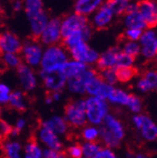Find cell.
I'll return each mask as SVG.
<instances>
[{"label":"cell","mask_w":157,"mask_h":158,"mask_svg":"<svg viewBox=\"0 0 157 158\" xmlns=\"http://www.w3.org/2000/svg\"><path fill=\"white\" fill-rule=\"evenodd\" d=\"M9 105L17 111L23 112L27 109V102L25 99L24 93L20 90H15L11 92Z\"/></svg>","instance_id":"obj_26"},{"label":"cell","mask_w":157,"mask_h":158,"mask_svg":"<svg viewBox=\"0 0 157 158\" xmlns=\"http://www.w3.org/2000/svg\"><path fill=\"white\" fill-rule=\"evenodd\" d=\"M5 158H21L22 146L18 141H5L2 144Z\"/></svg>","instance_id":"obj_27"},{"label":"cell","mask_w":157,"mask_h":158,"mask_svg":"<svg viewBox=\"0 0 157 158\" xmlns=\"http://www.w3.org/2000/svg\"><path fill=\"white\" fill-rule=\"evenodd\" d=\"M107 3L115 15H123L127 11L129 1L128 0H111V1H107Z\"/></svg>","instance_id":"obj_37"},{"label":"cell","mask_w":157,"mask_h":158,"mask_svg":"<svg viewBox=\"0 0 157 158\" xmlns=\"http://www.w3.org/2000/svg\"><path fill=\"white\" fill-rule=\"evenodd\" d=\"M116 74L118 83L126 84L135 78L137 70L135 68H118L116 69Z\"/></svg>","instance_id":"obj_30"},{"label":"cell","mask_w":157,"mask_h":158,"mask_svg":"<svg viewBox=\"0 0 157 158\" xmlns=\"http://www.w3.org/2000/svg\"><path fill=\"white\" fill-rule=\"evenodd\" d=\"M136 63V59L132 58L128 55L124 54L123 52L120 51L117 58V68H134Z\"/></svg>","instance_id":"obj_40"},{"label":"cell","mask_w":157,"mask_h":158,"mask_svg":"<svg viewBox=\"0 0 157 158\" xmlns=\"http://www.w3.org/2000/svg\"><path fill=\"white\" fill-rule=\"evenodd\" d=\"M85 102L87 123L91 125L100 126L110 113V105L107 100L95 97H88L85 98Z\"/></svg>","instance_id":"obj_3"},{"label":"cell","mask_w":157,"mask_h":158,"mask_svg":"<svg viewBox=\"0 0 157 158\" xmlns=\"http://www.w3.org/2000/svg\"><path fill=\"white\" fill-rule=\"evenodd\" d=\"M81 138L84 142H97L99 140V127L86 124L81 129Z\"/></svg>","instance_id":"obj_31"},{"label":"cell","mask_w":157,"mask_h":158,"mask_svg":"<svg viewBox=\"0 0 157 158\" xmlns=\"http://www.w3.org/2000/svg\"><path fill=\"white\" fill-rule=\"evenodd\" d=\"M81 148L84 157L95 158L96 155L100 152V149L102 148V146L98 142H84L81 145Z\"/></svg>","instance_id":"obj_33"},{"label":"cell","mask_w":157,"mask_h":158,"mask_svg":"<svg viewBox=\"0 0 157 158\" xmlns=\"http://www.w3.org/2000/svg\"><path fill=\"white\" fill-rule=\"evenodd\" d=\"M131 123L142 141L146 143H155L157 141V123L150 115L145 113L133 115Z\"/></svg>","instance_id":"obj_2"},{"label":"cell","mask_w":157,"mask_h":158,"mask_svg":"<svg viewBox=\"0 0 157 158\" xmlns=\"http://www.w3.org/2000/svg\"><path fill=\"white\" fill-rule=\"evenodd\" d=\"M138 11L144 19L147 28H157V2L144 0L138 2Z\"/></svg>","instance_id":"obj_15"},{"label":"cell","mask_w":157,"mask_h":158,"mask_svg":"<svg viewBox=\"0 0 157 158\" xmlns=\"http://www.w3.org/2000/svg\"><path fill=\"white\" fill-rule=\"evenodd\" d=\"M38 140L45 147V148L53 149V151H62L63 143L60 139V136L50 131L49 129L40 126L37 132Z\"/></svg>","instance_id":"obj_18"},{"label":"cell","mask_w":157,"mask_h":158,"mask_svg":"<svg viewBox=\"0 0 157 158\" xmlns=\"http://www.w3.org/2000/svg\"><path fill=\"white\" fill-rule=\"evenodd\" d=\"M140 57L150 62L157 57V28H147L139 40Z\"/></svg>","instance_id":"obj_5"},{"label":"cell","mask_w":157,"mask_h":158,"mask_svg":"<svg viewBox=\"0 0 157 158\" xmlns=\"http://www.w3.org/2000/svg\"><path fill=\"white\" fill-rule=\"evenodd\" d=\"M1 59H2L6 68L18 69L22 64V59L19 56V54H15V53L2 54Z\"/></svg>","instance_id":"obj_36"},{"label":"cell","mask_w":157,"mask_h":158,"mask_svg":"<svg viewBox=\"0 0 157 158\" xmlns=\"http://www.w3.org/2000/svg\"><path fill=\"white\" fill-rule=\"evenodd\" d=\"M102 3L101 0H77L73 6L74 13L87 18L95 14Z\"/></svg>","instance_id":"obj_22"},{"label":"cell","mask_w":157,"mask_h":158,"mask_svg":"<svg viewBox=\"0 0 157 158\" xmlns=\"http://www.w3.org/2000/svg\"><path fill=\"white\" fill-rule=\"evenodd\" d=\"M120 51H121L120 46H113L105 50L103 53L99 54V58L96 64L99 72L107 69H116L117 58Z\"/></svg>","instance_id":"obj_19"},{"label":"cell","mask_w":157,"mask_h":158,"mask_svg":"<svg viewBox=\"0 0 157 158\" xmlns=\"http://www.w3.org/2000/svg\"><path fill=\"white\" fill-rule=\"evenodd\" d=\"M125 158H152V157L148 153L143 152H128L125 154Z\"/></svg>","instance_id":"obj_47"},{"label":"cell","mask_w":157,"mask_h":158,"mask_svg":"<svg viewBox=\"0 0 157 158\" xmlns=\"http://www.w3.org/2000/svg\"><path fill=\"white\" fill-rule=\"evenodd\" d=\"M23 158H36V157H30V156H26V155H24V157Z\"/></svg>","instance_id":"obj_56"},{"label":"cell","mask_w":157,"mask_h":158,"mask_svg":"<svg viewBox=\"0 0 157 158\" xmlns=\"http://www.w3.org/2000/svg\"><path fill=\"white\" fill-rule=\"evenodd\" d=\"M68 51L62 44L48 46L43 49L41 62V70L60 72L62 67L69 60Z\"/></svg>","instance_id":"obj_1"},{"label":"cell","mask_w":157,"mask_h":158,"mask_svg":"<svg viewBox=\"0 0 157 158\" xmlns=\"http://www.w3.org/2000/svg\"><path fill=\"white\" fill-rule=\"evenodd\" d=\"M81 158H88V157H84V156H83V157H81Z\"/></svg>","instance_id":"obj_58"},{"label":"cell","mask_w":157,"mask_h":158,"mask_svg":"<svg viewBox=\"0 0 157 158\" xmlns=\"http://www.w3.org/2000/svg\"><path fill=\"white\" fill-rule=\"evenodd\" d=\"M143 34V30L139 29H133V28H127L124 30L123 37L125 41L130 42H139V40Z\"/></svg>","instance_id":"obj_41"},{"label":"cell","mask_w":157,"mask_h":158,"mask_svg":"<svg viewBox=\"0 0 157 158\" xmlns=\"http://www.w3.org/2000/svg\"><path fill=\"white\" fill-rule=\"evenodd\" d=\"M135 89L137 90L138 93L145 94H148L151 93V88L148 86L147 82L146 81V79L141 75L140 77H138L136 79V82H135Z\"/></svg>","instance_id":"obj_42"},{"label":"cell","mask_w":157,"mask_h":158,"mask_svg":"<svg viewBox=\"0 0 157 158\" xmlns=\"http://www.w3.org/2000/svg\"><path fill=\"white\" fill-rule=\"evenodd\" d=\"M41 125L49 129L58 136L66 134L69 127L65 118L62 116H52L49 118H48V120L43 121Z\"/></svg>","instance_id":"obj_21"},{"label":"cell","mask_w":157,"mask_h":158,"mask_svg":"<svg viewBox=\"0 0 157 158\" xmlns=\"http://www.w3.org/2000/svg\"><path fill=\"white\" fill-rule=\"evenodd\" d=\"M10 94H0V105L9 104Z\"/></svg>","instance_id":"obj_50"},{"label":"cell","mask_w":157,"mask_h":158,"mask_svg":"<svg viewBox=\"0 0 157 158\" xmlns=\"http://www.w3.org/2000/svg\"><path fill=\"white\" fill-rule=\"evenodd\" d=\"M155 61H156V63H157V57H156V59H155Z\"/></svg>","instance_id":"obj_59"},{"label":"cell","mask_w":157,"mask_h":158,"mask_svg":"<svg viewBox=\"0 0 157 158\" xmlns=\"http://www.w3.org/2000/svg\"><path fill=\"white\" fill-rule=\"evenodd\" d=\"M99 127V140L101 142V146H104V148H110V149H114L118 148L122 142L118 140L115 136H113L109 131H107L102 125L98 126Z\"/></svg>","instance_id":"obj_28"},{"label":"cell","mask_w":157,"mask_h":158,"mask_svg":"<svg viewBox=\"0 0 157 158\" xmlns=\"http://www.w3.org/2000/svg\"><path fill=\"white\" fill-rule=\"evenodd\" d=\"M5 69H6V67H5V65H4V63H3L1 57H0V75H1V74L3 73V72L5 70Z\"/></svg>","instance_id":"obj_53"},{"label":"cell","mask_w":157,"mask_h":158,"mask_svg":"<svg viewBox=\"0 0 157 158\" xmlns=\"http://www.w3.org/2000/svg\"><path fill=\"white\" fill-rule=\"evenodd\" d=\"M50 96L52 98V100L53 102L54 101H60L61 98H62V94L61 92H54V93H50Z\"/></svg>","instance_id":"obj_51"},{"label":"cell","mask_w":157,"mask_h":158,"mask_svg":"<svg viewBox=\"0 0 157 158\" xmlns=\"http://www.w3.org/2000/svg\"><path fill=\"white\" fill-rule=\"evenodd\" d=\"M26 126V120L23 118H19L17 122L14 123V126L12 129V132H11V135L12 136H19V133L25 128Z\"/></svg>","instance_id":"obj_44"},{"label":"cell","mask_w":157,"mask_h":158,"mask_svg":"<svg viewBox=\"0 0 157 158\" xmlns=\"http://www.w3.org/2000/svg\"><path fill=\"white\" fill-rule=\"evenodd\" d=\"M17 74L23 91L31 92L36 89L38 85V77L34 69L25 64H21L17 69Z\"/></svg>","instance_id":"obj_14"},{"label":"cell","mask_w":157,"mask_h":158,"mask_svg":"<svg viewBox=\"0 0 157 158\" xmlns=\"http://www.w3.org/2000/svg\"><path fill=\"white\" fill-rule=\"evenodd\" d=\"M64 118L68 126L82 128L87 124L85 98H77L69 101L65 107Z\"/></svg>","instance_id":"obj_4"},{"label":"cell","mask_w":157,"mask_h":158,"mask_svg":"<svg viewBox=\"0 0 157 158\" xmlns=\"http://www.w3.org/2000/svg\"><path fill=\"white\" fill-rule=\"evenodd\" d=\"M89 67L85 64L70 59L62 67L60 73H62V74L67 78V80H68V79L76 78L81 75Z\"/></svg>","instance_id":"obj_23"},{"label":"cell","mask_w":157,"mask_h":158,"mask_svg":"<svg viewBox=\"0 0 157 158\" xmlns=\"http://www.w3.org/2000/svg\"><path fill=\"white\" fill-rule=\"evenodd\" d=\"M68 51L72 60L80 62L88 67L96 65L99 58L98 51L90 46L88 43L84 42L78 44L77 45H75Z\"/></svg>","instance_id":"obj_7"},{"label":"cell","mask_w":157,"mask_h":158,"mask_svg":"<svg viewBox=\"0 0 157 158\" xmlns=\"http://www.w3.org/2000/svg\"><path fill=\"white\" fill-rule=\"evenodd\" d=\"M90 24L88 18L82 17L75 13L69 14L61 19V34L62 40L68 37L77 30H80L83 27Z\"/></svg>","instance_id":"obj_9"},{"label":"cell","mask_w":157,"mask_h":158,"mask_svg":"<svg viewBox=\"0 0 157 158\" xmlns=\"http://www.w3.org/2000/svg\"><path fill=\"white\" fill-rule=\"evenodd\" d=\"M113 89V86H110L103 82L99 75H97L86 85V94H88L89 97H95L107 100L110 93L112 92Z\"/></svg>","instance_id":"obj_13"},{"label":"cell","mask_w":157,"mask_h":158,"mask_svg":"<svg viewBox=\"0 0 157 158\" xmlns=\"http://www.w3.org/2000/svg\"><path fill=\"white\" fill-rule=\"evenodd\" d=\"M66 87L70 93H72L74 94H79V96L86 94V85L79 77L67 80Z\"/></svg>","instance_id":"obj_32"},{"label":"cell","mask_w":157,"mask_h":158,"mask_svg":"<svg viewBox=\"0 0 157 158\" xmlns=\"http://www.w3.org/2000/svg\"><path fill=\"white\" fill-rule=\"evenodd\" d=\"M150 86L151 92H157V69L151 68L147 69L142 75Z\"/></svg>","instance_id":"obj_39"},{"label":"cell","mask_w":157,"mask_h":158,"mask_svg":"<svg viewBox=\"0 0 157 158\" xmlns=\"http://www.w3.org/2000/svg\"><path fill=\"white\" fill-rule=\"evenodd\" d=\"M49 19H50L49 15L45 11H43L39 15L28 19L30 25V31L33 39L39 40V38H40V36L43 32L44 28L48 25Z\"/></svg>","instance_id":"obj_20"},{"label":"cell","mask_w":157,"mask_h":158,"mask_svg":"<svg viewBox=\"0 0 157 158\" xmlns=\"http://www.w3.org/2000/svg\"><path fill=\"white\" fill-rule=\"evenodd\" d=\"M115 15L113 14L111 8L108 3H102L101 6L93 15L92 19V27L98 30L105 29L112 23Z\"/></svg>","instance_id":"obj_12"},{"label":"cell","mask_w":157,"mask_h":158,"mask_svg":"<svg viewBox=\"0 0 157 158\" xmlns=\"http://www.w3.org/2000/svg\"><path fill=\"white\" fill-rule=\"evenodd\" d=\"M22 42L18 35L11 31H4L0 33V53H15L19 54L21 50Z\"/></svg>","instance_id":"obj_11"},{"label":"cell","mask_w":157,"mask_h":158,"mask_svg":"<svg viewBox=\"0 0 157 158\" xmlns=\"http://www.w3.org/2000/svg\"><path fill=\"white\" fill-rule=\"evenodd\" d=\"M120 48L122 52L132 58L137 59L140 56V44L138 42H130L124 40V42L122 44Z\"/></svg>","instance_id":"obj_35"},{"label":"cell","mask_w":157,"mask_h":158,"mask_svg":"<svg viewBox=\"0 0 157 158\" xmlns=\"http://www.w3.org/2000/svg\"><path fill=\"white\" fill-rule=\"evenodd\" d=\"M62 40L61 34V19L59 18H53L50 19L48 25L44 28L43 32L40 36L38 41L41 44L48 46L56 45Z\"/></svg>","instance_id":"obj_8"},{"label":"cell","mask_w":157,"mask_h":158,"mask_svg":"<svg viewBox=\"0 0 157 158\" xmlns=\"http://www.w3.org/2000/svg\"><path fill=\"white\" fill-rule=\"evenodd\" d=\"M1 113H2V109H1V105H0V115H1Z\"/></svg>","instance_id":"obj_57"},{"label":"cell","mask_w":157,"mask_h":158,"mask_svg":"<svg viewBox=\"0 0 157 158\" xmlns=\"http://www.w3.org/2000/svg\"><path fill=\"white\" fill-rule=\"evenodd\" d=\"M95 158H119V157L117 156L113 149L102 147V148L100 149V152L96 155Z\"/></svg>","instance_id":"obj_46"},{"label":"cell","mask_w":157,"mask_h":158,"mask_svg":"<svg viewBox=\"0 0 157 158\" xmlns=\"http://www.w3.org/2000/svg\"><path fill=\"white\" fill-rule=\"evenodd\" d=\"M93 28L92 27L91 23L87 26L83 27L80 30H77L75 32L69 34L68 37L63 39V46L65 47L67 50H69L75 45H77L80 43H88L91 38L93 37Z\"/></svg>","instance_id":"obj_16"},{"label":"cell","mask_w":157,"mask_h":158,"mask_svg":"<svg viewBox=\"0 0 157 158\" xmlns=\"http://www.w3.org/2000/svg\"><path fill=\"white\" fill-rule=\"evenodd\" d=\"M3 138L2 135V120H0V140Z\"/></svg>","instance_id":"obj_54"},{"label":"cell","mask_w":157,"mask_h":158,"mask_svg":"<svg viewBox=\"0 0 157 158\" xmlns=\"http://www.w3.org/2000/svg\"><path fill=\"white\" fill-rule=\"evenodd\" d=\"M126 108H128V110L133 115L143 113V108H144L143 99L141 98V97H139L138 94H130Z\"/></svg>","instance_id":"obj_34"},{"label":"cell","mask_w":157,"mask_h":158,"mask_svg":"<svg viewBox=\"0 0 157 158\" xmlns=\"http://www.w3.org/2000/svg\"><path fill=\"white\" fill-rule=\"evenodd\" d=\"M43 158H68V156L62 151H53V149L44 148Z\"/></svg>","instance_id":"obj_45"},{"label":"cell","mask_w":157,"mask_h":158,"mask_svg":"<svg viewBox=\"0 0 157 158\" xmlns=\"http://www.w3.org/2000/svg\"><path fill=\"white\" fill-rule=\"evenodd\" d=\"M67 156L69 158H81L83 157L82 148L79 144H72L67 148Z\"/></svg>","instance_id":"obj_43"},{"label":"cell","mask_w":157,"mask_h":158,"mask_svg":"<svg viewBox=\"0 0 157 158\" xmlns=\"http://www.w3.org/2000/svg\"><path fill=\"white\" fill-rule=\"evenodd\" d=\"M101 125L119 141L122 142V140L125 138V135H126L125 126L123 123L116 115L109 113L107 117L104 118V121Z\"/></svg>","instance_id":"obj_17"},{"label":"cell","mask_w":157,"mask_h":158,"mask_svg":"<svg viewBox=\"0 0 157 158\" xmlns=\"http://www.w3.org/2000/svg\"><path fill=\"white\" fill-rule=\"evenodd\" d=\"M130 97V93L124 89L114 87L112 92L110 93L107 98L109 105H114L118 107H126Z\"/></svg>","instance_id":"obj_25"},{"label":"cell","mask_w":157,"mask_h":158,"mask_svg":"<svg viewBox=\"0 0 157 158\" xmlns=\"http://www.w3.org/2000/svg\"><path fill=\"white\" fill-rule=\"evenodd\" d=\"M12 8L14 12H20L23 9V2L19 0H15L12 2Z\"/></svg>","instance_id":"obj_48"},{"label":"cell","mask_w":157,"mask_h":158,"mask_svg":"<svg viewBox=\"0 0 157 158\" xmlns=\"http://www.w3.org/2000/svg\"><path fill=\"white\" fill-rule=\"evenodd\" d=\"M98 75L101 78V80L110 86L115 87V85L118 83L116 69H107L100 70Z\"/></svg>","instance_id":"obj_38"},{"label":"cell","mask_w":157,"mask_h":158,"mask_svg":"<svg viewBox=\"0 0 157 158\" xmlns=\"http://www.w3.org/2000/svg\"><path fill=\"white\" fill-rule=\"evenodd\" d=\"M23 9L28 19L44 11L42 0H26L23 2Z\"/></svg>","instance_id":"obj_29"},{"label":"cell","mask_w":157,"mask_h":158,"mask_svg":"<svg viewBox=\"0 0 157 158\" xmlns=\"http://www.w3.org/2000/svg\"><path fill=\"white\" fill-rule=\"evenodd\" d=\"M11 89L7 84L0 82V94H10Z\"/></svg>","instance_id":"obj_49"},{"label":"cell","mask_w":157,"mask_h":158,"mask_svg":"<svg viewBox=\"0 0 157 158\" xmlns=\"http://www.w3.org/2000/svg\"><path fill=\"white\" fill-rule=\"evenodd\" d=\"M3 19V9H2V7L0 6V21L2 20Z\"/></svg>","instance_id":"obj_55"},{"label":"cell","mask_w":157,"mask_h":158,"mask_svg":"<svg viewBox=\"0 0 157 158\" xmlns=\"http://www.w3.org/2000/svg\"><path fill=\"white\" fill-rule=\"evenodd\" d=\"M40 78L44 88L50 93L62 92L67 85V78L60 72H40Z\"/></svg>","instance_id":"obj_10"},{"label":"cell","mask_w":157,"mask_h":158,"mask_svg":"<svg viewBox=\"0 0 157 158\" xmlns=\"http://www.w3.org/2000/svg\"><path fill=\"white\" fill-rule=\"evenodd\" d=\"M44 101H45V103L48 104V105H50V104H52V103H53V100H52V98H51L50 94H48V96L45 97Z\"/></svg>","instance_id":"obj_52"},{"label":"cell","mask_w":157,"mask_h":158,"mask_svg":"<svg viewBox=\"0 0 157 158\" xmlns=\"http://www.w3.org/2000/svg\"><path fill=\"white\" fill-rule=\"evenodd\" d=\"M20 53L22 55L21 59H23L25 65L32 69L41 66L43 48L38 40L32 39L23 42Z\"/></svg>","instance_id":"obj_6"},{"label":"cell","mask_w":157,"mask_h":158,"mask_svg":"<svg viewBox=\"0 0 157 158\" xmlns=\"http://www.w3.org/2000/svg\"><path fill=\"white\" fill-rule=\"evenodd\" d=\"M122 23L125 27L127 28H133V29H139V30H145L147 29V24L142 18V15L139 13V11H133L125 13L122 17Z\"/></svg>","instance_id":"obj_24"}]
</instances>
